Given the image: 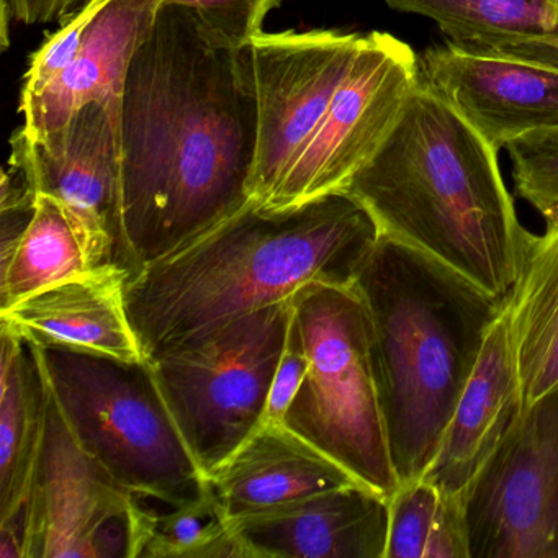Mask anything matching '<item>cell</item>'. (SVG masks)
I'll list each match as a JSON object with an SVG mask.
<instances>
[{
  "mask_svg": "<svg viewBox=\"0 0 558 558\" xmlns=\"http://www.w3.org/2000/svg\"><path fill=\"white\" fill-rule=\"evenodd\" d=\"M465 514L470 558H558V390L522 413Z\"/></svg>",
  "mask_w": 558,
  "mask_h": 558,
  "instance_id": "9",
  "label": "cell"
},
{
  "mask_svg": "<svg viewBox=\"0 0 558 558\" xmlns=\"http://www.w3.org/2000/svg\"><path fill=\"white\" fill-rule=\"evenodd\" d=\"M524 413L508 310L489 326L472 375L453 408L439 449L423 478L466 499Z\"/></svg>",
  "mask_w": 558,
  "mask_h": 558,
  "instance_id": "14",
  "label": "cell"
},
{
  "mask_svg": "<svg viewBox=\"0 0 558 558\" xmlns=\"http://www.w3.org/2000/svg\"><path fill=\"white\" fill-rule=\"evenodd\" d=\"M250 558H385L388 498L355 483L233 518Z\"/></svg>",
  "mask_w": 558,
  "mask_h": 558,
  "instance_id": "15",
  "label": "cell"
},
{
  "mask_svg": "<svg viewBox=\"0 0 558 558\" xmlns=\"http://www.w3.org/2000/svg\"><path fill=\"white\" fill-rule=\"evenodd\" d=\"M38 352L71 434L117 485L175 505L210 495L148 361L61 348Z\"/></svg>",
  "mask_w": 558,
  "mask_h": 558,
  "instance_id": "5",
  "label": "cell"
},
{
  "mask_svg": "<svg viewBox=\"0 0 558 558\" xmlns=\"http://www.w3.org/2000/svg\"><path fill=\"white\" fill-rule=\"evenodd\" d=\"M554 2H555V4H557V8H558V0H554ZM557 37H558V35H557Z\"/></svg>",
  "mask_w": 558,
  "mask_h": 558,
  "instance_id": "31",
  "label": "cell"
},
{
  "mask_svg": "<svg viewBox=\"0 0 558 558\" xmlns=\"http://www.w3.org/2000/svg\"><path fill=\"white\" fill-rule=\"evenodd\" d=\"M166 0H109L89 22L66 68L40 93L21 97L31 138L40 140L66 125L89 102L120 99L130 64L155 27Z\"/></svg>",
  "mask_w": 558,
  "mask_h": 558,
  "instance_id": "17",
  "label": "cell"
},
{
  "mask_svg": "<svg viewBox=\"0 0 558 558\" xmlns=\"http://www.w3.org/2000/svg\"><path fill=\"white\" fill-rule=\"evenodd\" d=\"M133 558H250L233 519L214 495L175 502L132 496Z\"/></svg>",
  "mask_w": 558,
  "mask_h": 558,
  "instance_id": "23",
  "label": "cell"
},
{
  "mask_svg": "<svg viewBox=\"0 0 558 558\" xmlns=\"http://www.w3.org/2000/svg\"><path fill=\"white\" fill-rule=\"evenodd\" d=\"M191 9L218 40L243 48L263 32L267 14L282 0H166Z\"/></svg>",
  "mask_w": 558,
  "mask_h": 558,
  "instance_id": "26",
  "label": "cell"
},
{
  "mask_svg": "<svg viewBox=\"0 0 558 558\" xmlns=\"http://www.w3.org/2000/svg\"><path fill=\"white\" fill-rule=\"evenodd\" d=\"M344 194L367 210L380 236L508 300L531 233L515 214L498 151L423 81Z\"/></svg>",
  "mask_w": 558,
  "mask_h": 558,
  "instance_id": "3",
  "label": "cell"
},
{
  "mask_svg": "<svg viewBox=\"0 0 558 558\" xmlns=\"http://www.w3.org/2000/svg\"><path fill=\"white\" fill-rule=\"evenodd\" d=\"M388 8L423 15L463 50L485 51L505 45L557 37L554 0H385Z\"/></svg>",
  "mask_w": 558,
  "mask_h": 558,
  "instance_id": "22",
  "label": "cell"
},
{
  "mask_svg": "<svg viewBox=\"0 0 558 558\" xmlns=\"http://www.w3.org/2000/svg\"><path fill=\"white\" fill-rule=\"evenodd\" d=\"M0 339V515H5L31 495L50 387L37 345L8 326Z\"/></svg>",
  "mask_w": 558,
  "mask_h": 558,
  "instance_id": "19",
  "label": "cell"
},
{
  "mask_svg": "<svg viewBox=\"0 0 558 558\" xmlns=\"http://www.w3.org/2000/svg\"><path fill=\"white\" fill-rule=\"evenodd\" d=\"M485 51H493V53L506 54V57L535 61V63L558 68V37L521 41V44L505 45V47Z\"/></svg>",
  "mask_w": 558,
  "mask_h": 558,
  "instance_id": "30",
  "label": "cell"
},
{
  "mask_svg": "<svg viewBox=\"0 0 558 558\" xmlns=\"http://www.w3.org/2000/svg\"><path fill=\"white\" fill-rule=\"evenodd\" d=\"M385 558H470L465 499L426 478L401 483L388 498Z\"/></svg>",
  "mask_w": 558,
  "mask_h": 558,
  "instance_id": "24",
  "label": "cell"
},
{
  "mask_svg": "<svg viewBox=\"0 0 558 558\" xmlns=\"http://www.w3.org/2000/svg\"><path fill=\"white\" fill-rule=\"evenodd\" d=\"M380 238L344 192L269 210L251 201L126 283V308L148 361L308 283L354 286Z\"/></svg>",
  "mask_w": 558,
  "mask_h": 558,
  "instance_id": "2",
  "label": "cell"
},
{
  "mask_svg": "<svg viewBox=\"0 0 558 558\" xmlns=\"http://www.w3.org/2000/svg\"><path fill=\"white\" fill-rule=\"evenodd\" d=\"M122 208L135 274L251 202L257 104L247 47L165 2L119 100Z\"/></svg>",
  "mask_w": 558,
  "mask_h": 558,
  "instance_id": "1",
  "label": "cell"
},
{
  "mask_svg": "<svg viewBox=\"0 0 558 558\" xmlns=\"http://www.w3.org/2000/svg\"><path fill=\"white\" fill-rule=\"evenodd\" d=\"M132 495L84 452L53 395L28 495L25 558H133Z\"/></svg>",
  "mask_w": 558,
  "mask_h": 558,
  "instance_id": "11",
  "label": "cell"
},
{
  "mask_svg": "<svg viewBox=\"0 0 558 558\" xmlns=\"http://www.w3.org/2000/svg\"><path fill=\"white\" fill-rule=\"evenodd\" d=\"M420 74L495 151L558 126V68L450 44L424 51Z\"/></svg>",
  "mask_w": 558,
  "mask_h": 558,
  "instance_id": "13",
  "label": "cell"
},
{
  "mask_svg": "<svg viewBox=\"0 0 558 558\" xmlns=\"http://www.w3.org/2000/svg\"><path fill=\"white\" fill-rule=\"evenodd\" d=\"M308 365L305 342H303L302 331H300L299 322H296L295 313H293L286 348H283L276 375H274L272 388H270L263 424L283 423L287 410L292 404L300 385L305 380Z\"/></svg>",
  "mask_w": 558,
  "mask_h": 558,
  "instance_id": "28",
  "label": "cell"
},
{
  "mask_svg": "<svg viewBox=\"0 0 558 558\" xmlns=\"http://www.w3.org/2000/svg\"><path fill=\"white\" fill-rule=\"evenodd\" d=\"M207 480L231 519L359 483L283 423L263 424Z\"/></svg>",
  "mask_w": 558,
  "mask_h": 558,
  "instance_id": "18",
  "label": "cell"
},
{
  "mask_svg": "<svg viewBox=\"0 0 558 558\" xmlns=\"http://www.w3.org/2000/svg\"><path fill=\"white\" fill-rule=\"evenodd\" d=\"M292 318L280 300L148 361L205 476L263 426Z\"/></svg>",
  "mask_w": 558,
  "mask_h": 558,
  "instance_id": "7",
  "label": "cell"
},
{
  "mask_svg": "<svg viewBox=\"0 0 558 558\" xmlns=\"http://www.w3.org/2000/svg\"><path fill=\"white\" fill-rule=\"evenodd\" d=\"M119 100L86 104L45 138H31L21 126L11 138L9 165L80 221L94 267L120 266L133 277L123 228Z\"/></svg>",
  "mask_w": 558,
  "mask_h": 558,
  "instance_id": "12",
  "label": "cell"
},
{
  "mask_svg": "<svg viewBox=\"0 0 558 558\" xmlns=\"http://www.w3.org/2000/svg\"><path fill=\"white\" fill-rule=\"evenodd\" d=\"M107 2L109 0H87L80 12L66 22V25L45 41L44 47L32 57L31 68L25 73L21 97H31L40 93L70 64L76 53L77 41L84 28Z\"/></svg>",
  "mask_w": 558,
  "mask_h": 558,
  "instance_id": "27",
  "label": "cell"
},
{
  "mask_svg": "<svg viewBox=\"0 0 558 558\" xmlns=\"http://www.w3.org/2000/svg\"><path fill=\"white\" fill-rule=\"evenodd\" d=\"M308 372L283 424L359 483L390 498L400 486L378 393L367 310L354 286L308 283L292 296Z\"/></svg>",
  "mask_w": 558,
  "mask_h": 558,
  "instance_id": "6",
  "label": "cell"
},
{
  "mask_svg": "<svg viewBox=\"0 0 558 558\" xmlns=\"http://www.w3.org/2000/svg\"><path fill=\"white\" fill-rule=\"evenodd\" d=\"M11 8L12 19L27 25L48 24L70 14L80 0H5Z\"/></svg>",
  "mask_w": 558,
  "mask_h": 558,
  "instance_id": "29",
  "label": "cell"
},
{
  "mask_svg": "<svg viewBox=\"0 0 558 558\" xmlns=\"http://www.w3.org/2000/svg\"><path fill=\"white\" fill-rule=\"evenodd\" d=\"M130 279L123 267H94L0 310V323L37 348L148 361L126 308Z\"/></svg>",
  "mask_w": 558,
  "mask_h": 558,
  "instance_id": "16",
  "label": "cell"
},
{
  "mask_svg": "<svg viewBox=\"0 0 558 558\" xmlns=\"http://www.w3.org/2000/svg\"><path fill=\"white\" fill-rule=\"evenodd\" d=\"M395 472L423 478L506 302L430 257L378 238L354 280Z\"/></svg>",
  "mask_w": 558,
  "mask_h": 558,
  "instance_id": "4",
  "label": "cell"
},
{
  "mask_svg": "<svg viewBox=\"0 0 558 558\" xmlns=\"http://www.w3.org/2000/svg\"><path fill=\"white\" fill-rule=\"evenodd\" d=\"M420 80L410 45L384 32L364 35L322 122L260 207L282 210L344 192L384 145Z\"/></svg>",
  "mask_w": 558,
  "mask_h": 558,
  "instance_id": "8",
  "label": "cell"
},
{
  "mask_svg": "<svg viewBox=\"0 0 558 558\" xmlns=\"http://www.w3.org/2000/svg\"><path fill=\"white\" fill-rule=\"evenodd\" d=\"M362 38L364 35L338 31L260 32L246 45L257 104L251 201L266 204L322 122Z\"/></svg>",
  "mask_w": 558,
  "mask_h": 558,
  "instance_id": "10",
  "label": "cell"
},
{
  "mask_svg": "<svg viewBox=\"0 0 558 558\" xmlns=\"http://www.w3.org/2000/svg\"><path fill=\"white\" fill-rule=\"evenodd\" d=\"M512 181L547 227H558V126L521 136L506 146Z\"/></svg>",
  "mask_w": 558,
  "mask_h": 558,
  "instance_id": "25",
  "label": "cell"
},
{
  "mask_svg": "<svg viewBox=\"0 0 558 558\" xmlns=\"http://www.w3.org/2000/svg\"><path fill=\"white\" fill-rule=\"evenodd\" d=\"M89 269L93 250L80 221L58 198L38 194L27 231L0 264V310Z\"/></svg>",
  "mask_w": 558,
  "mask_h": 558,
  "instance_id": "21",
  "label": "cell"
},
{
  "mask_svg": "<svg viewBox=\"0 0 558 558\" xmlns=\"http://www.w3.org/2000/svg\"><path fill=\"white\" fill-rule=\"evenodd\" d=\"M506 310L525 411L558 390V227L529 236Z\"/></svg>",
  "mask_w": 558,
  "mask_h": 558,
  "instance_id": "20",
  "label": "cell"
}]
</instances>
